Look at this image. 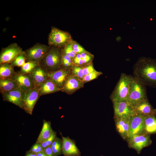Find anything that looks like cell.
Listing matches in <instances>:
<instances>
[{"mask_svg": "<svg viewBox=\"0 0 156 156\" xmlns=\"http://www.w3.org/2000/svg\"><path fill=\"white\" fill-rule=\"evenodd\" d=\"M103 74L101 72L95 71L84 76L83 81L85 83L88 82L97 78L98 77Z\"/></svg>", "mask_w": 156, "mask_h": 156, "instance_id": "obj_33", "label": "cell"}, {"mask_svg": "<svg viewBox=\"0 0 156 156\" xmlns=\"http://www.w3.org/2000/svg\"><path fill=\"white\" fill-rule=\"evenodd\" d=\"M3 100L11 103L23 109V92L19 88L2 94Z\"/></svg>", "mask_w": 156, "mask_h": 156, "instance_id": "obj_18", "label": "cell"}, {"mask_svg": "<svg viewBox=\"0 0 156 156\" xmlns=\"http://www.w3.org/2000/svg\"><path fill=\"white\" fill-rule=\"evenodd\" d=\"M37 156H47L44 150L41 152L37 154Z\"/></svg>", "mask_w": 156, "mask_h": 156, "instance_id": "obj_39", "label": "cell"}, {"mask_svg": "<svg viewBox=\"0 0 156 156\" xmlns=\"http://www.w3.org/2000/svg\"><path fill=\"white\" fill-rule=\"evenodd\" d=\"M145 118V116L135 113L130 117V137L133 135L144 133Z\"/></svg>", "mask_w": 156, "mask_h": 156, "instance_id": "obj_12", "label": "cell"}, {"mask_svg": "<svg viewBox=\"0 0 156 156\" xmlns=\"http://www.w3.org/2000/svg\"><path fill=\"white\" fill-rule=\"evenodd\" d=\"M114 118L130 117L134 114L133 107L127 101L112 103Z\"/></svg>", "mask_w": 156, "mask_h": 156, "instance_id": "obj_11", "label": "cell"}, {"mask_svg": "<svg viewBox=\"0 0 156 156\" xmlns=\"http://www.w3.org/2000/svg\"><path fill=\"white\" fill-rule=\"evenodd\" d=\"M57 137V132L53 130L49 137L45 141L41 143L43 150L47 147L51 146Z\"/></svg>", "mask_w": 156, "mask_h": 156, "instance_id": "obj_31", "label": "cell"}, {"mask_svg": "<svg viewBox=\"0 0 156 156\" xmlns=\"http://www.w3.org/2000/svg\"><path fill=\"white\" fill-rule=\"evenodd\" d=\"M73 49L77 54L88 52L83 47L75 41L71 42Z\"/></svg>", "mask_w": 156, "mask_h": 156, "instance_id": "obj_34", "label": "cell"}, {"mask_svg": "<svg viewBox=\"0 0 156 156\" xmlns=\"http://www.w3.org/2000/svg\"><path fill=\"white\" fill-rule=\"evenodd\" d=\"M47 156H55L51 146L47 147L44 150Z\"/></svg>", "mask_w": 156, "mask_h": 156, "instance_id": "obj_37", "label": "cell"}, {"mask_svg": "<svg viewBox=\"0 0 156 156\" xmlns=\"http://www.w3.org/2000/svg\"><path fill=\"white\" fill-rule=\"evenodd\" d=\"M19 88L17 83L12 78H0V92L1 94Z\"/></svg>", "mask_w": 156, "mask_h": 156, "instance_id": "obj_23", "label": "cell"}, {"mask_svg": "<svg viewBox=\"0 0 156 156\" xmlns=\"http://www.w3.org/2000/svg\"><path fill=\"white\" fill-rule=\"evenodd\" d=\"M94 56L89 52L77 54L72 59L73 65L83 66L92 62Z\"/></svg>", "mask_w": 156, "mask_h": 156, "instance_id": "obj_21", "label": "cell"}, {"mask_svg": "<svg viewBox=\"0 0 156 156\" xmlns=\"http://www.w3.org/2000/svg\"><path fill=\"white\" fill-rule=\"evenodd\" d=\"M133 76L122 73L112 93L110 98L112 103L127 101L129 86Z\"/></svg>", "mask_w": 156, "mask_h": 156, "instance_id": "obj_2", "label": "cell"}, {"mask_svg": "<svg viewBox=\"0 0 156 156\" xmlns=\"http://www.w3.org/2000/svg\"><path fill=\"white\" fill-rule=\"evenodd\" d=\"M62 54V51L53 47L49 49L40 64L48 72L58 70L61 68Z\"/></svg>", "mask_w": 156, "mask_h": 156, "instance_id": "obj_4", "label": "cell"}, {"mask_svg": "<svg viewBox=\"0 0 156 156\" xmlns=\"http://www.w3.org/2000/svg\"><path fill=\"white\" fill-rule=\"evenodd\" d=\"M49 49V47L45 45L38 44L24 52L28 62L40 64Z\"/></svg>", "mask_w": 156, "mask_h": 156, "instance_id": "obj_8", "label": "cell"}, {"mask_svg": "<svg viewBox=\"0 0 156 156\" xmlns=\"http://www.w3.org/2000/svg\"><path fill=\"white\" fill-rule=\"evenodd\" d=\"M129 148L135 150L140 154L144 148L150 146L152 143L150 135L143 133L133 135L126 140Z\"/></svg>", "mask_w": 156, "mask_h": 156, "instance_id": "obj_6", "label": "cell"}, {"mask_svg": "<svg viewBox=\"0 0 156 156\" xmlns=\"http://www.w3.org/2000/svg\"><path fill=\"white\" fill-rule=\"evenodd\" d=\"M133 76L146 86L156 88V60L140 57L134 64Z\"/></svg>", "mask_w": 156, "mask_h": 156, "instance_id": "obj_1", "label": "cell"}, {"mask_svg": "<svg viewBox=\"0 0 156 156\" xmlns=\"http://www.w3.org/2000/svg\"><path fill=\"white\" fill-rule=\"evenodd\" d=\"M71 73L70 68H61L54 71L49 72L48 78L52 81L61 90Z\"/></svg>", "mask_w": 156, "mask_h": 156, "instance_id": "obj_9", "label": "cell"}, {"mask_svg": "<svg viewBox=\"0 0 156 156\" xmlns=\"http://www.w3.org/2000/svg\"><path fill=\"white\" fill-rule=\"evenodd\" d=\"M48 72L40 64L28 74L35 87L38 88L48 78Z\"/></svg>", "mask_w": 156, "mask_h": 156, "instance_id": "obj_15", "label": "cell"}, {"mask_svg": "<svg viewBox=\"0 0 156 156\" xmlns=\"http://www.w3.org/2000/svg\"><path fill=\"white\" fill-rule=\"evenodd\" d=\"M130 117L114 118L116 130L121 137L127 140L129 138Z\"/></svg>", "mask_w": 156, "mask_h": 156, "instance_id": "obj_14", "label": "cell"}, {"mask_svg": "<svg viewBox=\"0 0 156 156\" xmlns=\"http://www.w3.org/2000/svg\"><path fill=\"white\" fill-rule=\"evenodd\" d=\"M51 146L55 156L62 154V139L57 137Z\"/></svg>", "mask_w": 156, "mask_h": 156, "instance_id": "obj_26", "label": "cell"}, {"mask_svg": "<svg viewBox=\"0 0 156 156\" xmlns=\"http://www.w3.org/2000/svg\"><path fill=\"white\" fill-rule=\"evenodd\" d=\"M62 154L64 156H79L80 152L75 141L62 135Z\"/></svg>", "mask_w": 156, "mask_h": 156, "instance_id": "obj_16", "label": "cell"}, {"mask_svg": "<svg viewBox=\"0 0 156 156\" xmlns=\"http://www.w3.org/2000/svg\"><path fill=\"white\" fill-rule=\"evenodd\" d=\"M40 97L39 88L36 87L23 92V109L26 113L32 115L34 107Z\"/></svg>", "mask_w": 156, "mask_h": 156, "instance_id": "obj_7", "label": "cell"}, {"mask_svg": "<svg viewBox=\"0 0 156 156\" xmlns=\"http://www.w3.org/2000/svg\"><path fill=\"white\" fill-rule=\"evenodd\" d=\"M83 67L84 76L96 71L92 62Z\"/></svg>", "mask_w": 156, "mask_h": 156, "instance_id": "obj_35", "label": "cell"}, {"mask_svg": "<svg viewBox=\"0 0 156 156\" xmlns=\"http://www.w3.org/2000/svg\"><path fill=\"white\" fill-rule=\"evenodd\" d=\"M12 79L17 83L23 92H25L35 87L28 74H23L19 71L16 72Z\"/></svg>", "mask_w": 156, "mask_h": 156, "instance_id": "obj_17", "label": "cell"}, {"mask_svg": "<svg viewBox=\"0 0 156 156\" xmlns=\"http://www.w3.org/2000/svg\"><path fill=\"white\" fill-rule=\"evenodd\" d=\"M72 41L68 33L55 28L51 29L48 38L49 44L56 47L65 46Z\"/></svg>", "mask_w": 156, "mask_h": 156, "instance_id": "obj_5", "label": "cell"}, {"mask_svg": "<svg viewBox=\"0 0 156 156\" xmlns=\"http://www.w3.org/2000/svg\"><path fill=\"white\" fill-rule=\"evenodd\" d=\"M135 114L143 116L154 114V109L149 102L148 98L144 99L133 107Z\"/></svg>", "mask_w": 156, "mask_h": 156, "instance_id": "obj_19", "label": "cell"}, {"mask_svg": "<svg viewBox=\"0 0 156 156\" xmlns=\"http://www.w3.org/2000/svg\"><path fill=\"white\" fill-rule=\"evenodd\" d=\"M73 66L72 59L66 55L62 51L61 58V68H70V66Z\"/></svg>", "mask_w": 156, "mask_h": 156, "instance_id": "obj_29", "label": "cell"}, {"mask_svg": "<svg viewBox=\"0 0 156 156\" xmlns=\"http://www.w3.org/2000/svg\"><path fill=\"white\" fill-rule=\"evenodd\" d=\"M84 83L71 74L68 78L61 91L68 94H71L83 88Z\"/></svg>", "mask_w": 156, "mask_h": 156, "instance_id": "obj_13", "label": "cell"}, {"mask_svg": "<svg viewBox=\"0 0 156 156\" xmlns=\"http://www.w3.org/2000/svg\"><path fill=\"white\" fill-rule=\"evenodd\" d=\"M71 74L82 80L84 76L83 66L73 65L71 70Z\"/></svg>", "mask_w": 156, "mask_h": 156, "instance_id": "obj_30", "label": "cell"}, {"mask_svg": "<svg viewBox=\"0 0 156 156\" xmlns=\"http://www.w3.org/2000/svg\"><path fill=\"white\" fill-rule=\"evenodd\" d=\"M51 125L50 121L43 120L41 130L36 143L41 144L45 141L49 137L53 130Z\"/></svg>", "mask_w": 156, "mask_h": 156, "instance_id": "obj_22", "label": "cell"}, {"mask_svg": "<svg viewBox=\"0 0 156 156\" xmlns=\"http://www.w3.org/2000/svg\"><path fill=\"white\" fill-rule=\"evenodd\" d=\"M71 42L65 45L62 51L66 55L73 59L77 54L73 50Z\"/></svg>", "mask_w": 156, "mask_h": 156, "instance_id": "obj_32", "label": "cell"}, {"mask_svg": "<svg viewBox=\"0 0 156 156\" xmlns=\"http://www.w3.org/2000/svg\"><path fill=\"white\" fill-rule=\"evenodd\" d=\"M61 90L50 79L47 78L39 88L40 96L56 92Z\"/></svg>", "mask_w": 156, "mask_h": 156, "instance_id": "obj_20", "label": "cell"}, {"mask_svg": "<svg viewBox=\"0 0 156 156\" xmlns=\"http://www.w3.org/2000/svg\"><path fill=\"white\" fill-rule=\"evenodd\" d=\"M146 86L133 76L130 83L127 101L133 107L143 99L147 98Z\"/></svg>", "mask_w": 156, "mask_h": 156, "instance_id": "obj_3", "label": "cell"}, {"mask_svg": "<svg viewBox=\"0 0 156 156\" xmlns=\"http://www.w3.org/2000/svg\"><path fill=\"white\" fill-rule=\"evenodd\" d=\"M40 64L31 62H28L21 67L20 72L23 74H28Z\"/></svg>", "mask_w": 156, "mask_h": 156, "instance_id": "obj_27", "label": "cell"}, {"mask_svg": "<svg viewBox=\"0 0 156 156\" xmlns=\"http://www.w3.org/2000/svg\"><path fill=\"white\" fill-rule=\"evenodd\" d=\"M16 73L13 67L10 64H0V78H12Z\"/></svg>", "mask_w": 156, "mask_h": 156, "instance_id": "obj_25", "label": "cell"}, {"mask_svg": "<svg viewBox=\"0 0 156 156\" xmlns=\"http://www.w3.org/2000/svg\"><path fill=\"white\" fill-rule=\"evenodd\" d=\"M25 156H37V154L28 151L26 152Z\"/></svg>", "mask_w": 156, "mask_h": 156, "instance_id": "obj_38", "label": "cell"}, {"mask_svg": "<svg viewBox=\"0 0 156 156\" xmlns=\"http://www.w3.org/2000/svg\"><path fill=\"white\" fill-rule=\"evenodd\" d=\"M154 114L156 116V109H154Z\"/></svg>", "mask_w": 156, "mask_h": 156, "instance_id": "obj_40", "label": "cell"}, {"mask_svg": "<svg viewBox=\"0 0 156 156\" xmlns=\"http://www.w3.org/2000/svg\"><path fill=\"white\" fill-rule=\"evenodd\" d=\"M43 150L41 144L36 143L32 146L29 151L37 154Z\"/></svg>", "mask_w": 156, "mask_h": 156, "instance_id": "obj_36", "label": "cell"}, {"mask_svg": "<svg viewBox=\"0 0 156 156\" xmlns=\"http://www.w3.org/2000/svg\"><path fill=\"white\" fill-rule=\"evenodd\" d=\"M144 133L149 135L156 134V117L155 114L145 116Z\"/></svg>", "mask_w": 156, "mask_h": 156, "instance_id": "obj_24", "label": "cell"}, {"mask_svg": "<svg viewBox=\"0 0 156 156\" xmlns=\"http://www.w3.org/2000/svg\"><path fill=\"white\" fill-rule=\"evenodd\" d=\"M26 57L24 51L19 54L10 64L13 67H21L25 63Z\"/></svg>", "mask_w": 156, "mask_h": 156, "instance_id": "obj_28", "label": "cell"}, {"mask_svg": "<svg viewBox=\"0 0 156 156\" xmlns=\"http://www.w3.org/2000/svg\"><path fill=\"white\" fill-rule=\"evenodd\" d=\"M23 51L22 49L14 44L10 45L3 50L0 55V64H11L16 57Z\"/></svg>", "mask_w": 156, "mask_h": 156, "instance_id": "obj_10", "label": "cell"}]
</instances>
